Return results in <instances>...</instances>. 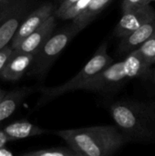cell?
I'll list each match as a JSON object with an SVG mask.
<instances>
[{"label":"cell","instance_id":"obj_26","mask_svg":"<svg viewBox=\"0 0 155 156\" xmlns=\"http://www.w3.org/2000/svg\"><path fill=\"white\" fill-rule=\"evenodd\" d=\"M154 80H155V74H154Z\"/></svg>","mask_w":155,"mask_h":156},{"label":"cell","instance_id":"obj_15","mask_svg":"<svg viewBox=\"0 0 155 156\" xmlns=\"http://www.w3.org/2000/svg\"><path fill=\"white\" fill-rule=\"evenodd\" d=\"M24 156H76L75 153L68 147H52L47 149L34 150L22 154Z\"/></svg>","mask_w":155,"mask_h":156},{"label":"cell","instance_id":"obj_11","mask_svg":"<svg viewBox=\"0 0 155 156\" xmlns=\"http://www.w3.org/2000/svg\"><path fill=\"white\" fill-rule=\"evenodd\" d=\"M155 33V18L145 23L139 28L131 32L127 36L120 38L119 52L121 54H129L138 48L146 42Z\"/></svg>","mask_w":155,"mask_h":156},{"label":"cell","instance_id":"obj_12","mask_svg":"<svg viewBox=\"0 0 155 156\" xmlns=\"http://www.w3.org/2000/svg\"><path fill=\"white\" fill-rule=\"evenodd\" d=\"M32 91L30 88H22L6 91L0 101V124L9 118L21 105L25 98Z\"/></svg>","mask_w":155,"mask_h":156},{"label":"cell","instance_id":"obj_13","mask_svg":"<svg viewBox=\"0 0 155 156\" xmlns=\"http://www.w3.org/2000/svg\"><path fill=\"white\" fill-rule=\"evenodd\" d=\"M111 2V0H91L87 7L72 19V24L79 31H81L88 27Z\"/></svg>","mask_w":155,"mask_h":156},{"label":"cell","instance_id":"obj_8","mask_svg":"<svg viewBox=\"0 0 155 156\" xmlns=\"http://www.w3.org/2000/svg\"><path fill=\"white\" fill-rule=\"evenodd\" d=\"M53 5L50 3H46L38 6L33 12L29 13L27 16L24 19V21L21 23L10 43L13 49L16 48L26 36L35 31L37 28H38L51 15H53Z\"/></svg>","mask_w":155,"mask_h":156},{"label":"cell","instance_id":"obj_18","mask_svg":"<svg viewBox=\"0 0 155 156\" xmlns=\"http://www.w3.org/2000/svg\"><path fill=\"white\" fill-rule=\"evenodd\" d=\"M150 4L149 0H122V13L127 12L131 9H134L145 5Z\"/></svg>","mask_w":155,"mask_h":156},{"label":"cell","instance_id":"obj_6","mask_svg":"<svg viewBox=\"0 0 155 156\" xmlns=\"http://www.w3.org/2000/svg\"><path fill=\"white\" fill-rule=\"evenodd\" d=\"M27 15V0H16L11 9L0 20V49L10 45L18 27Z\"/></svg>","mask_w":155,"mask_h":156},{"label":"cell","instance_id":"obj_5","mask_svg":"<svg viewBox=\"0 0 155 156\" xmlns=\"http://www.w3.org/2000/svg\"><path fill=\"white\" fill-rule=\"evenodd\" d=\"M79 32L73 24L56 33L53 32L44 45L34 54L30 66L32 74L38 79L45 78L52 64Z\"/></svg>","mask_w":155,"mask_h":156},{"label":"cell","instance_id":"obj_4","mask_svg":"<svg viewBox=\"0 0 155 156\" xmlns=\"http://www.w3.org/2000/svg\"><path fill=\"white\" fill-rule=\"evenodd\" d=\"M113 62V58L108 54L107 43H103L96 50L92 58L84 65V67L71 79L66 82L53 86L44 87L39 90L40 95L37 102V107H41L48 102L59 98L60 96L71 91L83 90L86 84L98 73L107 68Z\"/></svg>","mask_w":155,"mask_h":156},{"label":"cell","instance_id":"obj_16","mask_svg":"<svg viewBox=\"0 0 155 156\" xmlns=\"http://www.w3.org/2000/svg\"><path fill=\"white\" fill-rule=\"evenodd\" d=\"M141 56L143 58L145 62L152 66L155 63V33L146 41L144 42L140 48H138Z\"/></svg>","mask_w":155,"mask_h":156},{"label":"cell","instance_id":"obj_10","mask_svg":"<svg viewBox=\"0 0 155 156\" xmlns=\"http://www.w3.org/2000/svg\"><path fill=\"white\" fill-rule=\"evenodd\" d=\"M34 54L25 53L13 49L5 62L1 74V79L7 81H16L21 79L26 72L33 61Z\"/></svg>","mask_w":155,"mask_h":156},{"label":"cell","instance_id":"obj_25","mask_svg":"<svg viewBox=\"0 0 155 156\" xmlns=\"http://www.w3.org/2000/svg\"><path fill=\"white\" fill-rule=\"evenodd\" d=\"M153 1H155V0H149V2H150V4H151L152 2H153Z\"/></svg>","mask_w":155,"mask_h":156},{"label":"cell","instance_id":"obj_23","mask_svg":"<svg viewBox=\"0 0 155 156\" xmlns=\"http://www.w3.org/2000/svg\"><path fill=\"white\" fill-rule=\"evenodd\" d=\"M13 154H14L5 146L0 147V156H13Z\"/></svg>","mask_w":155,"mask_h":156},{"label":"cell","instance_id":"obj_14","mask_svg":"<svg viewBox=\"0 0 155 156\" xmlns=\"http://www.w3.org/2000/svg\"><path fill=\"white\" fill-rule=\"evenodd\" d=\"M6 135L13 141L25 139L33 136H38L46 133L48 131L34 125L28 122H16L7 125L5 129H3Z\"/></svg>","mask_w":155,"mask_h":156},{"label":"cell","instance_id":"obj_2","mask_svg":"<svg viewBox=\"0 0 155 156\" xmlns=\"http://www.w3.org/2000/svg\"><path fill=\"white\" fill-rule=\"evenodd\" d=\"M110 113L128 142L144 143L154 139V101H116L111 105Z\"/></svg>","mask_w":155,"mask_h":156},{"label":"cell","instance_id":"obj_9","mask_svg":"<svg viewBox=\"0 0 155 156\" xmlns=\"http://www.w3.org/2000/svg\"><path fill=\"white\" fill-rule=\"evenodd\" d=\"M55 27L56 16L51 15L38 28L26 36L14 49L25 53L35 54L53 34Z\"/></svg>","mask_w":155,"mask_h":156},{"label":"cell","instance_id":"obj_21","mask_svg":"<svg viewBox=\"0 0 155 156\" xmlns=\"http://www.w3.org/2000/svg\"><path fill=\"white\" fill-rule=\"evenodd\" d=\"M77 1H78V0H63V1L60 3V5H59V6L58 7V9L55 11L56 16L58 17L62 13H64L69 7H70L72 5H74Z\"/></svg>","mask_w":155,"mask_h":156},{"label":"cell","instance_id":"obj_20","mask_svg":"<svg viewBox=\"0 0 155 156\" xmlns=\"http://www.w3.org/2000/svg\"><path fill=\"white\" fill-rule=\"evenodd\" d=\"M16 0H2L0 1V20L11 9Z\"/></svg>","mask_w":155,"mask_h":156},{"label":"cell","instance_id":"obj_17","mask_svg":"<svg viewBox=\"0 0 155 156\" xmlns=\"http://www.w3.org/2000/svg\"><path fill=\"white\" fill-rule=\"evenodd\" d=\"M90 1L91 0H78L74 5L69 7L64 13H62L58 18H60L63 20L73 19L75 16H77L80 12H82L87 7V5L90 3Z\"/></svg>","mask_w":155,"mask_h":156},{"label":"cell","instance_id":"obj_19","mask_svg":"<svg viewBox=\"0 0 155 156\" xmlns=\"http://www.w3.org/2000/svg\"><path fill=\"white\" fill-rule=\"evenodd\" d=\"M12 51H13V48L11 47V45H7L5 48L0 49V79H1L2 71L5 65V62L8 59L9 56L11 55Z\"/></svg>","mask_w":155,"mask_h":156},{"label":"cell","instance_id":"obj_22","mask_svg":"<svg viewBox=\"0 0 155 156\" xmlns=\"http://www.w3.org/2000/svg\"><path fill=\"white\" fill-rule=\"evenodd\" d=\"M12 142V140L6 135V133L4 132V130H0V147L5 146L6 143Z\"/></svg>","mask_w":155,"mask_h":156},{"label":"cell","instance_id":"obj_24","mask_svg":"<svg viewBox=\"0 0 155 156\" xmlns=\"http://www.w3.org/2000/svg\"><path fill=\"white\" fill-rule=\"evenodd\" d=\"M5 93H6V90H5L3 89H0V101L4 98V96L5 95Z\"/></svg>","mask_w":155,"mask_h":156},{"label":"cell","instance_id":"obj_3","mask_svg":"<svg viewBox=\"0 0 155 156\" xmlns=\"http://www.w3.org/2000/svg\"><path fill=\"white\" fill-rule=\"evenodd\" d=\"M149 66L141 56L138 49L126 55L125 58L112 62L96 76H94L83 88L87 91L108 92L119 89L127 81L144 78L149 73Z\"/></svg>","mask_w":155,"mask_h":156},{"label":"cell","instance_id":"obj_1","mask_svg":"<svg viewBox=\"0 0 155 156\" xmlns=\"http://www.w3.org/2000/svg\"><path fill=\"white\" fill-rule=\"evenodd\" d=\"M63 139L76 156H108L119 151L128 141L117 126L100 125L61 130Z\"/></svg>","mask_w":155,"mask_h":156},{"label":"cell","instance_id":"obj_7","mask_svg":"<svg viewBox=\"0 0 155 156\" xmlns=\"http://www.w3.org/2000/svg\"><path fill=\"white\" fill-rule=\"evenodd\" d=\"M154 18L155 10L151 4L124 12L115 27L114 36L122 38Z\"/></svg>","mask_w":155,"mask_h":156},{"label":"cell","instance_id":"obj_27","mask_svg":"<svg viewBox=\"0 0 155 156\" xmlns=\"http://www.w3.org/2000/svg\"><path fill=\"white\" fill-rule=\"evenodd\" d=\"M0 1H2V0H0Z\"/></svg>","mask_w":155,"mask_h":156}]
</instances>
